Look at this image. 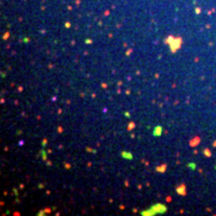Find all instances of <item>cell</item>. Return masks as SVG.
I'll list each match as a JSON object with an SVG mask.
<instances>
[{
	"label": "cell",
	"instance_id": "cell-1",
	"mask_svg": "<svg viewBox=\"0 0 216 216\" xmlns=\"http://www.w3.org/2000/svg\"><path fill=\"white\" fill-rule=\"evenodd\" d=\"M176 191H178V193H179V194L184 196L185 193H186V186H185L184 184H181L180 186H178V187H176Z\"/></svg>",
	"mask_w": 216,
	"mask_h": 216
},
{
	"label": "cell",
	"instance_id": "cell-2",
	"mask_svg": "<svg viewBox=\"0 0 216 216\" xmlns=\"http://www.w3.org/2000/svg\"><path fill=\"white\" fill-rule=\"evenodd\" d=\"M198 143H199V138L196 137L194 139H192V141L190 142V144H191V147H196V145H197Z\"/></svg>",
	"mask_w": 216,
	"mask_h": 216
},
{
	"label": "cell",
	"instance_id": "cell-3",
	"mask_svg": "<svg viewBox=\"0 0 216 216\" xmlns=\"http://www.w3.org/2000/svg\"><path fill=\"white\" fill-rule=\"evenodd\" d=\"M166 169V165H162L161 167H157V170H160V172H165Z\"/></svg>",
	"mask_w": 216,
	"mask_h": 216
},
{
	"label": "cell",
	"instance_id": "cell-4",
	"mask_svg": "<svg viewBox=\"0 0 216 216\" xmlns=\"http://www.w3.org/2000/svg\"><path fill=\"white\" fill-rule=\"evenodd\" d=\"M133 125H134V124H132V123H131V124H130V126H129V130H130V129H132V127H133Z\"/></svg>",
	"mask_w": 216,
	"mask_h": 216
}]
</instances>
